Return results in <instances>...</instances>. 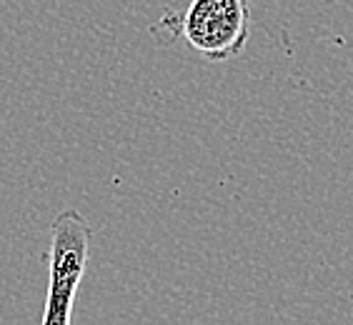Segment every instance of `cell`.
I'll use <instances>...</instances> for the list:
<instances>
[{
  "label": "cell",
  "instance_id": "obj_1",
  "mask_svg": "<svg viewBox=\"0 0 353 325\" xmlns=\"http://www.w3.org/2000/svg\"><path fill=\"white\" fill-rule=\"evenodd\" d=\"M90 238L93 228L78 210L68 208L53 218L48 245V295L41 325H70L75 295L88 265Z\"/></svg>",
  "mask_w": 353,
  "mask_h": 325
},
{
  "label": "cell",
  "instance_id": "obj_2",
  "mask_svg": "<svg viewBox=\"0 0 353 325\" xmlns=\"http://www.w3.org/2000/svg\"><path fill=\"white\" fill-rule=\"evenodd\" d=\"M181 33L190 50L208 63L231 61L251 38L248 0H190Z\"/></svg>",
  "mask_w": 353,
  "mask_h": 325
}]
</instances>
